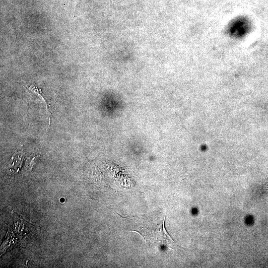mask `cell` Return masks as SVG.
Returning <instances> with one entry per match:
<instances>
[{
  "label": "cell",
  "mask_w": 268,
  "mask_h": 268,
  "mask_svg": "<svg viewBox=\"0 0 268 268\" xmlns=\"http://www.w3.org/2000/svg\"><path fill=\"white\" fill-rule=\"evenodd\" d=\"M166 214L161 210L140 215L126 217L130 231L139 233L146 242L153 245H164L175 250L181 248L167 232L165 227Z\"/></svg>",
  "instance_id": "1"
},
{
  "label": "cell",
  "mask_w": 268,
  "mask_h": 268,
  "mask_svg": "<svg viewBox=\"0 0 268 268\" xmlns=\"http://www.w3.org/2000/svg\"><path fill=\"white\" fill-rule=\"evenodd\" d=\"M60 201L63 202L65 201V199L64 198H61Z\"/></svg>",
  "instance_id": "2"
}]
</instances>
